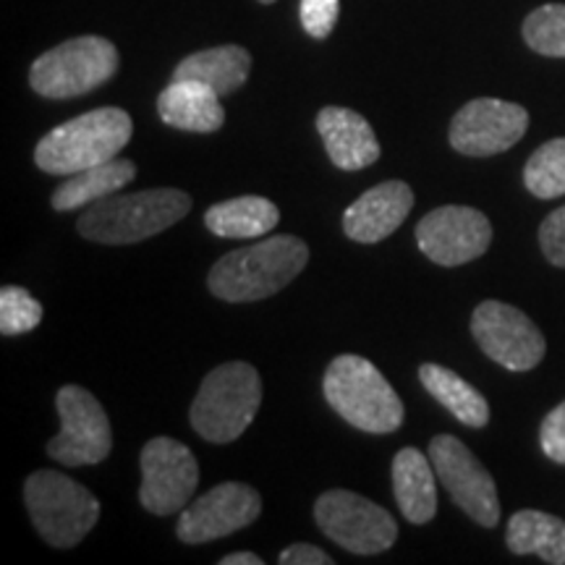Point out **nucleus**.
Masks as SVG:
<instances>
[{
	"label": "nucleus",
	"mask_w": 565,
	"mask_h": 565,
	"mask_svg": "<svg viewBox=\"0 0 565 565\" xmlns=\"http://www.w3.org/2000/svg\"><path fill=\"white\" fill-rule=\"evenodd\" d=\"M540 246L547 263L555 267H565V204L550 212L545 223L540 225Z\"/></svg>",
	"instance_id": "29"
},
{
	"label": "nucleus",
	"mask_w": 565,
	"mask_h": 565,
	"mask_svg": "<svg viewBox=\"0 0 565 565\" xmlns=\"http://www.w3.org/2000/svg\"><path fill=\"white\" fill-rule=\"evenodd\" d=\"M118 71V51L110 40L84 34L42 53L30 68L32 89L51 100H68L103 87Z\"/></svg>",
	"instance_id": "7"
},
{
	"label": "nucleus",
	"mask_w": 565,
	"mask_h": 565,
	"mask_svg": "<svg viewBox=\"0 0 565 565\" xmlns=\"http://www.w3.org/2000/svg\"><path fill=\"white\" fill-rule=\"evenodd\" d=\"M265 561L259 555L254 553H233V555H225L221 565H263Z\"/></svg>",
	"instance_id": "32"
},
{
	"label": "nucleus",
	"mask_w": 565,
	"mask_h": 565,
	"mask_svg": "<svg viewBox=\"0 0 565 565\" xmlns=\"http://www.w3.org/2000/svg\"><path fill=\"white\" fill-rule=\"evenodd\" d=\"M317 526L328 540L353 555L385 553L398 540V524L383 505L349 490H330L317 498Z\"/></svg>",
	"instance_id": "8"
},
{
	"label": "nucleus",
	"mask_w": 565,
	"mask_h": 565,
	"mask_svg": "<svg viewBox=\"0 0 565 565\" xmlns=\"http://www.w3.org/2000/svg\"><path fill=\"white\" fill-rule=\"evenodd\" d=\"M259 513H263V498L254 487L223 482L183 508L175 534L186 545H202L246 529L259 519Z\"/></svg>",
	"instance_id": "15"
},
{
	"label": "nucleus",
	"mask_w": 565,
	"mask_h": 565,
	"mask_svg": "<svg viewBox=\"0 0 565 565\" xmlns=\"http://www.w3.org/2000/svg\"><path fill=\"white\" fill-rule=\"evenodd\" d=\"M61 433L47 443V456L63 466H95L113 450L110 419L100 401L79 385H66L55 398Z\"/></svg>",
	"instance_id": "9"
},
{
	"label": "nucleus",
	"mask_w": 565,
	"mask_h": 565,
	"mask_svg": "<svg viewBox=\"0 0 565 565\" xmlns=\"http://www.w3.org/2000/svg\"><path fill=\"white\" fill-rule=\"evenodd\" d=\"M338 13H341V0H301L303 32L312 34L315 40L330 38Z\"/></svg>",
	"instance_id": "28"
},
{
	"label": "nucleus",
	"mask_w": 565,
	"mask_h": 565,
	"mask_svg": "<svg viewBox=\"0 0 565 565\" xmlns=\"http://www.w3.org/2000/svg\"><path fill=\"white\" fill-rule=\"evenodd\" d=\"M280 565H333V557H330L324 550L307 545V542H299V545L286 547L278 557Z\"/></svg>",
	"instance_id": "31"
},
{
	"label": "nucleus",
	"mask_w": 565,
	"mask_h": 565,
	"mask_svg": "<svg viewBox=\"0 0 565 565\" xmlns=\"http://www.w3.org/2000/svg\"><path fill=\"white\" fill-rule=\"evenodd\" d=\"M158 113L162 124L194 134H212L225 124L221 95L194 79H173L168 84L158 97Z\"/></svg>",
	"instance_id": "18"
},
{
	"label": "nucleus",
	"mask_w": 565,
	"mask_h": 565,
	"mask_svg": "<svg viewBox=\"0 0 565 565\" xmlns=\"http://www.w3.org/2000/svg\"><path fill=\"white\" fill-rule=\"evenodd\" d=\"M416 244L429 263L458 267L490 249L492 223L477 207L445 204L422 217L416 225Z\"/></svg>",
	"instance_id": "13"
},
{
	"label": "nucleus",
	"mask_w": 565,
	"mask_h": 565,
	"mask_svg": "<svg viewBox=\"0 0 565 565\" xmlns=\"http://www.w3.org/2000/svg\"><path fill=\"white\" fill-rule=\"evenodd\" d=\"M322 391L328 404L362 433L387 435L404 424V401L383 372L362 356L343 353L333 359L324 372Z\"/></svg>",
	"instance_id": "4"
},
{
	"label": "nucleus",
	"mask_w": 565,
	"mask_h": 565,
	"mask_svg": "<svg viewBox=\"0 0 565 565\" xmlns=\"http://www.w3.org/2000/svg\"><path fill=\"white\" fill-rule=\"evenodd\" d=\"M309 263V249L296 236H273L236 249L212 265L207 286L231 303L263 301L282 291Z\"/></svg>",
	"instance_id": "1"
},
{
	"label": "nucleus",
	"mask_w": 565,
	"mask_h": 565,
	"mask_svg": "<svg viewBox=\"0 0 565 565\" xmlns=\"http://www.w3.org/2000/svg\"><path fill=\"white\" fill-rule=\"evenodd\" d=\"M529 113L524 105L479 97L466 103L450 124V147L466 158H492L524 139Z\"/></svg>",
	"instance_id": "14"
},
{
	"label": "nucleus",
	"mask_w": 565,
	"mask_h": 565,
	"mask_svg": "<svg viewBox=\"0 0 565 565\" xmlns=\"http://www.w3.org/2000/svg\"><path fill=\"white\" fill-rule=\"evenodd\" d=\"M429 458L454 503L479 526L494 529L500 521L498 487L482 461L454 435H437L429 443Z\"/></svg>",
	"instance_id": "10"
},
{
	"label": "nucleus",
	"mask_w": 565,
	"mask_h": 565,
	"mask_svg": "<svg viewBox=\"0 0 565 565\" xmlns=\"http://www.w3.org/2000/svg\"><path fill=\"white\" fill-rule=\"evenodd\" d=\"M540 445L555 463H565V401L545 416L540 427Z\"/></svg>",
	"instance_id": "30"
},
{
	"label": "nucleus",
	"mask_w": 565,
	"mask_h": 565,
	"mask_svg": "<svg viewBox=\"0 0 565 565\" xmlns=\"http://www.w3.org/2000/svg\"><path fill=\"white\" fill-rule=\"evenodd\" d=\"M192 210V196L179 189H147L110 194L82 212L76 228L95 244H137L168 231Z\"/></svg>",
	"instance_id": "2"
},
{
	"label": "nucleus",
	"mask_w": 565,
	"mask_h": 565,
	"mask_svg": "<svg viewBox=\"0 0 565 565\" xmlns=\"http://www.w3.org/2000/svg\"><path fill=\"white\" fill-rule=\"evenodd\" d=\"M24 503L42 540L61 550L79 545L100 519L95 494L61 471H34L24 484Z\"/></svg>",
	"instance_id": "6"
},
{
	"label": "nucleus",
	"mask_w": 565,
	"mask_h": 565,
	"mask_svg": "<svg viewBox=\"0 0 565 565\" xmlns=\"http://www.w3.org/2000/svg\"><path fill=\"white\" fill-rule=\"evenodd\" d=\"M134 134L121 108H97L55 126L34 147V162L51 175H74L116 158Z\"/></svg>",
	"instance_id": "3"
},
{
	"label": "nucleus",
	"mask_w": 565,
	"mask_h": 565,
	"mask_svg": "<svg viewBox=\"0 0 565 565\" xmlns=\"http://www.w3.org/2000/svg\"><path fill=\"white\" fill-rule=\"evenodd\" d=\"M200 487V463L192 450L171 437H154L141 450L139 500L154 515L181 513Z\"/></svg>",
	"instance_id": "12"
},
{
	"label": "nucleus",
	"mask_w": 565,
	"mask_h": 565,
	"mask_svg": "<svg viewBox=\"0 0 565 565\" xmlns=\"http://www.w3.org/2000/svg\"><path fill=\"white\" fill-rule=\"evenodd\" d=\"M505 545L513 555H540L545 563L565 565V521L542 511L513 513Z\"/></svg>",
	"instance_id": "24"
},
{
	"label": "nucleus",
	"mask_w": 565,
	"mask_h": 565,
	"mask_svg": "<svg viewBox=\"0 0 565 565\" xmlns=\"http://www.w3.org/2000/svg\"><path fill=\"white\" fill-rule=\"evenodd\" d=\"M42 322V303L19 286H3L0 291V333H30Z\"/></svg>",
	"instance_id": "27"
},
{
	"label": "nucleus",
	"mask_w": 565,
	"mask_h": 565,
	"mask_svg": "<svg viewBox=\"0 0 565 565\" xmlns=\"http://www.w3.org/2000/svg\"><path fill=\"white\" fill-rule=\"evenodd\" d=\"M471 335L494 364L511 372H529L545 359L547 343L542 330L503 301H482L471 315Z\"/></svg>",
	"instance_id": "11"
},
{
	"label": "nucleus",
	"mask_w": 565,
	"mask_h": 565,
	"mask_svg": "<svg viewBox=\"0 0 565 565\" xmlns=\"http://www.w3.org/2000/svg\"><path fill=\"white\" fill-rule=\"evenodd\" d=\"M252 71V55L238 45H221L183 58L173 71V79H194L207 84L217 95L242 89Z\"/></svg>",
	"instance_id": "20"
},
{
	"label": "nucleus",
	"mask_w": 565,
	"mask_h": 565,
	"mask_svg": "<svg viewBox=\"0 0 565 565\" xmlns=\"http://www.w3.org/2000/svg\"><path fill=\"white\" fill-rule=\"evenodd\" d=\"M259 3H275V0H259Z\"/></svg>",
	"instance_id": "33"
},
{
	"label": "nucleus",
	"mask_w": 565,
	"mask_h": 565,
	"mask_svg": "<svg viewBox=\"0 0 565 565\" xmlns=\"http://www.w3.org/2000/svg\"><path fill=\"white\" fill-rule=\"evenodd\" d=\"M419 380L427 393L456 416L466 427L482 429L490 422V404L475 385H469L461 374L440 364H422Z\"/></svg>",
	"instance_id": "22"
},
{
	"label": "nucleus",
	"mask_w": 565,
	"mask_h": 565,
	"mask_svg": "<svg viewBox=\"0 0 565 565\" xmlns=\"http://www.w3.org/2000/svg\"><path fill=\"white\" fill-rule=\"evenodd\" d=\"M414 207V192L404 181H385L364 192L343 212V231L351 242L377 244L401 228Z\"/></svg>",
	"instance_id": "16"
},
{
	"label": "nucleus",
	"mask_w": 565,
	"mask_h": 565,
	"mask_svg": "<svg viewBox=\"0 0 565 565\" xmlns=\"http://www.w3.org/2000/svg\"><path fill=\"white\" fill-rule=\"evenodd\" d=\"M317 131L333 166L341 171H362L380 158V141L374 137V129L356 110L338 108V105L322 108L317 116Z\"/></svg>",
	"instance_id": "17"
},
{
	"label": "nucleus",
	"mask_w": 565,
	"mask_h": 565,
	"mask_svg": "<svg viewBox=\"0 0 565 565\" xmlns=\"http://www.w3.org/2000/svg\"><path fill=\"white\" fill-rule=\"evenodd\" d=\"M524 40L534 53L565 58V3H547L529 13Z\"/></svg>",
	"instance_id": "26"
},
{
	"label": "nucleus",
	"mask_w": 565,
	"mask_h": 565,
	"mask_svg": "<svg viewBox=\"0 0 565 565\" xmlns=\"http://www.w3.org/2000/svg\"><path fill=\"white\" fill-rule=\"evenodd\" d=\"M134 175H137V166L124 158H113L95 168H87V171L68 175V181H63L53 192V210L71 212L89 207V204L100 202L124 189L126 183H131Z\"/></svg>",
	"instance_id": "21"
},
{
	"label": "nucleus",
	"mask_w": 565,
	"mask_h": 565,
	"mask_svg": "<svg viewBox=\"0 0 565 565\" xmlns=\"http://www.w3.org/2000/svg\"><path fill=\"white\" fill-rule=\"evenodd\" d=\"M524 183L536 200L565 196V137L550 139L526 160Z\"/></svg>",
	"instance_id": "25"
},
{
	"label": "nucleus",
	"mask_w": 565,
	"mask_h": 565,
	"mask_svg": "<svg viewBox=\"0 0 565 565\" xmlns=\"http://www.w3.org/2000/svg\"><path fill=\"white\" fill-rule=\"evenodd\" d=\"M422 450L404 448L393 458V492L401 513L412 524H429L437 513V490H435V466Z\"/></svg>",
	"instance_id": "19"
},
{
	"label": "nucleus",
	"mask_w": 565,
	"mask_h": 565,
	"mask_svg": "<svg viewBox=\"0 0 565 565\" xmlns=\"http://www.w3.org/2000/svg\"><path fill=\"white\" fill-rule=\"evenodd\" d=\"M263 406V380L246 362L215 366L196 393L192 412L194 433L207 443H233L246 433Z\"/></svg>",
	"instance_id": "5"
},
{
	"label": "nucleus",
	"mask_w": 565,
	"mask_h": 565,
	"mask_svg": "<svg viewBox=\"0 0 565 565\" xmlns=\"http://www.w3.org/2000/svg\"><path fill=\"white\" fill-rule=\"evenodd\" d=\"M278 221L280 210L265 196H236L204 212V225L221 238H263Z\"/></svg>",
	"instance_id": "23"
}]
</instances>
